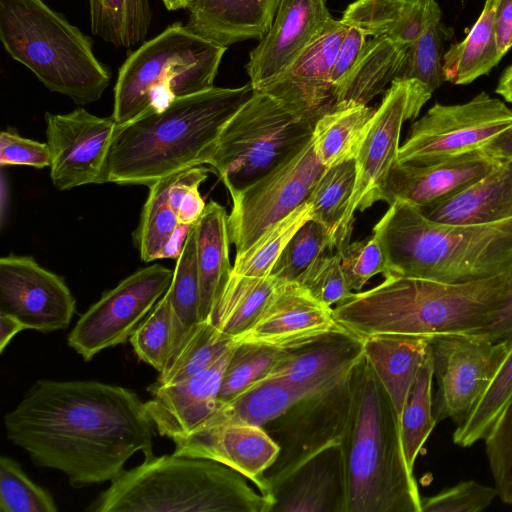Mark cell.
I'll list each match as a JSON object with an SVG mask.
<instances>
[{
	"label": "cell",
	"mask_w": 512,
	"mask_h": 512,
	"mask_svg": "<svg viewBox=\"0 0 512 512\" xmlns=\"http://www.w3.org/2000/svg\"><path fill=\"white\" fill-rule=\"evenodd\" d=\"M219 462L175 454L146 456L123 470L89 512H271L273 500Z\"/></svg>",
	"instance_id": "8992f818"
},
{
	"label": "cell",
	"mask_w": 512,
	"mask_h": 512,
	"mask_svg": "<svg viewBox=\"0 0 512 512\" xmlns=\"http://www.w3.org/2000/svg\"><path fill=\"white\" fill-rule=\"evenodd\" d=\"M175 443L173 454L209 459L224 464L251 481L273 500L265 480L279 447L262 426L223 425L194 431Z\"/></svg>",
	"instance_id": "44dd1931"
},
{
	"label": "cell",
	"mask_w": 512,
	"mask_h": 512,
	"mask_svg": "<svg viewBox=\"0 0 512 512\" xmlns=\"http://www.w3.org/2000/svg\"><path fill=\"white\" fill-rule=\"evenodd\" d=\"M197 267L200 284V321L208 320L226 285L230 264L228 215L223 206L211 200L195 223Z\"/></svg>",
	"instance_id": "f546056e"
},
{
	"label": "cell",
	"mask_w": 512,
	"mask_h": 512,
	"mask_svg": "<svg viewBox=\"0 0 512 512\" xmlns=\"http://www.w3.org/2000/svg\"><path fill=\"white\" fill-rule=\"evenodd\" d=\"M271 512H347L342 454L330 446L296 469L272 491Z\"/></svg>",
	"instance_id": "d4e9b609"
},
{
	"label": "cell",
	"mask_w": 512,
	"mask_h": 512,
	"mask_svg": "<svg viewBox=\"0 0 512 512\" xmlns=\"http://www.w3.org/2000/svg\"><path fill=\"white\" fill-rule=\"evenodd\" d=\"M91 32L116 48L146 41L152 21L149 0H88Z\"/></svg>",
	"instance_id": "d590c367"
},
{
	"label": "cell",
	"mask_w": 512,
	"mask_h": 512,
	"mask_svg": "<svg viewBox=\"0 0 512 512\" xmlns=\"http://www.w3.org/2000/svg\"><path fill=\"white\" fill-rule=\"evenodd\" d=\"M199 186H192L184 195L177 211L180 224L192 226L202 216L207 204L200 195Z\"/></svg>",
	"instance_id": "680465c9"
},
{
	"label": "cell",
	"mask_w": 512,
	"mask_h": 512,
	"mask_svg": "<svg viewBox=\"0 0 512 512\" xmlns=\"http://www.w3.org/2000/svg\"><path fill=\"white\" fill-rule=\"evenodd\" d=\"M351 401L350 374L339 383L307 394L263 428L279 447L265 472L272 491L296 469L343 436Z\"/></svg>",
	"instance_id": "8fae6325"
},
{
	"label": "cell",
	"mask_w": 512,
	"mask_h": 512,
	"mask_svg": "<svg viewBox=\"0 0 512 512\" xmlns=\"http://www.w3.org/2000/svg\"><path fill=\"white\" fill-rule=\"evenodd\" d=\"M169 11H177L180 9H187L190 0H161Z\"/></svg>",
	"instance_id": "e7e4bbea"
},
{
	"label": "cell",
	"mask_w": 512,
	"mask_h": 512,
	"mask_svg": "<svg viewBox=\"0 0 512 512\" xmlns=\"http://www.w3.org/2000/svg\"><path fill=\"white\" fill-rule=\"evenodd\" d=\"M495 92L505 101L512 103V64L502 73Z\"/></svg>",
	"instance_id": "be15d7a7"
},
{
	"label": "cell",
	"mask_w": 512,
	"mask_h": 512,
	"mask_svg": "<svg viewBox=\"0 0 512 512\" xmlns=\"http://www.w3.org/2000/svg\"><path fill=\"white\" fill-rule=\"evenodd\" d=\"M388 275L467 283L512 268V219L475 225L445 224L402 201L375 224Z\"/></svg>",
	"instance_id": "5b68a950"
},
{
	"label": "cell",
	"mask_w": 512,
	"mask_h": 512,
	"mask_svg": "<svg viewBox=\"0 0 512 512\" xmlns=\"http://www.w3.org/2000/svg\"><path fill=\"white\" fill-rule=\"evenodd\" d=\"M166 294L173 316V353L192 328L200 322V284L195 224L190 227L181 254L176 259L173 277Z\"/></svg>",
	"instance_id": "74e56055"
},
{
	"label": "cell",
	"mask_w": 512,
	"mask_h": 512,
	"mask_svg": "<svg viewBox=\"0 0 512 512\" xmlns=\"http://www.w3.org/2000/svg\"><path fill=\"white\" fill-rule=\"evenodd\" d=\"M364 339L340 327L288 350L267 377H280L311 394L345 379L364 356Z\"/></svg>",
	"instance_id": "cb8c5ba5"
},
{
	"label": "cell",
	"mask_w": 512,
	"mask_h": 512,
	"mask_svg": "<svg viewBox=\"0 0 512 512\" xmlns=\"http://www.w3.org/2000/svg\"><path fill=\"white\" fill-rule=\"evenodd\" d=\"M52 154L46 143L21 137L16 132L0 134V164L44 168L51 165Z\"/></svg>",
	"instance_id": "db71d44e"
},
{
	"label": "cell",
	"mask_w": 512,
	"mask_h": 512,
	"mask_svg": "<svg viewBox=\"0 0 512 512\" xmlns=\"http://www.w3.org/2000/svg\"><path fill=\"white\" fill-rule=\"evenodd\" d=\"M507 342L468 333L429 338L428 354L437 384L433 397L437 423L451 419L458 424L471 411L490 384Z\"/></svg>",
	"instance_id": "9a60e30c"
},
{
	"label": "cell",
	"mask_w": 512,
	"mask_h": 512,
	"mask_svg": "<svg viewBox=\"0 0 512 512\" xmlns=\"http://www.w3.org/2000/svg\"><path fill=\"white\" fill-rule=\"evenodd\" d=\"M328 252H336L333 238L324 225L312 218L293 235L269 275L294 281L314 260Z\"/></svg>",
	"instance_id": "bcb514c9"
},
{
	"label": "cell",
	"mask_w": 512,
	"mask_h": 512,
	"mask_svg": "<svg viewBox=\"0 0 512 512\" xmlns=\"http://www.w3.org/2000/svg\"><path fill=\"white\" fill-rule=\"evenodd\" d=\"M468 334L491 342L505 340L512 336V268L498 309L483 328Z\"/></svg>",
	"instance_id": "9f6ffc18"
},
{
	"label": "cell",
	"mask_w": 512,
	"mask_h": 512,
	"mask_svg": "<svg viewBox=\"0 0 512 512\" xmlns=\"http://www.w3.org/2000/svg\"><path fill=\"white\" fill-rule=\"evenodd\" d=\"M501 161L481 150L440 162L392 165L382 201H402L417 208L448 199L491 172Z\"/></svg>",
	"instance_id": "ffe728a7"
},
{
	"label": "cell",
	"mask_w": 512,
	"mask_h": 512,
	"mask_svg": "<svg viewBox=\"0 0 512 512\" xmlns=\"http://www.w3.org/2000/svg\"><path fill=\"white\" fill-rule=\"evenodd\" d=\"M338 253L347 285L352 292L361 291L373 276L386 274L384 252L374 234L366 239L350 242Z\"/></svg>",
	"instance_id": "816d5d0a"
},
{
	"label": "cell",
	"mask_w": 512,
	"mask_h": 512,
	"mask_svg": "<svg viewBox=\"0 0 512 512\" xmlns=\"http://www.w3.org/2000/svg\"><path fill=\"white\" fill-rule=\"evenodd\" d=\"M75 311V299L58 275L29 256L0 259V312L14 316L26 329L50 333L66 329Z\"/></svg>",
	"instance_id": "e0dca14e"
},
{
	"label": "cell",
	"mask_w": 512,
	"mask_h": 512,
	"mask_svg": "<svg viewBox=\"0 0 512 512\" xmlns=\"http://www.w3.org/2000/svg\"><path fill=\"white\" fill-rule=\"evenodd\" d=\"M510 271L467 283L388 275L369 290L352 292L334 305L333 314L339 325L363 339L473 333L498 309Z\"/></svg>",
	"instance_id": "3957f363"
},
{
	"label": "cell",
	"mask_w": 512,
	"mask_h": 512,
	"mask_svg": "<svg viewBox=\"0 0 512 512\" xmlns=\"http://www.w3.org/2000/svg\"><path fill=\"white\" fill-rule=\"evenodd\" d=\"M485 453L502 502L512 505V396L484 438Z\"/></svg>",
	"instance_id": "681fc988"
},
{
	"label": "cell",
	"mask_w": 512,
	"mask_h": 512,
	"mask_svg": "<svg viewBox=\"0 0 512 512\" xmlns=\"http://www.w3.org/2000/svg\"><path fill=\"white\" fill-rule=\"evenodd\" d=\"M307 394L283 378L266 377L220 404L217 410L194 431L223 425L263 427Z\"/></svg>",
	"instance_id": "1f68e13d"
},
{
	"label": "cell",
	"mask_w": 512,
	"mask_h": 512,
	"mask_svg": "<svg viewBox=\"0 0 512 512\" xmlns=\"http://www.w3.org/2000/svg\"><path fill=\"white\" fill-rule=\"evenodd\" d=\"M432 93L416 80L394 79L375 110L355 156L356 178L343 224L350 239L356 211L364 212L382 201L384 185L397 160L400 135L407 120L418 117Z\"/></svg>",
	"instance_id": "7c38bea8"
},
{
	"label": "cell",
	"mask_w": 512,
	"mask_h": 512,
	"mask_svg": "<svg viewBox=\"0 0 512 512\" xmlns=\"http://www.w3.org/2000/svg\"><path fill=\"white\" fill-rule=\"evenodd\" d=\"M228 47L175 22L132 51L119 68L112 117L127 124L176 98L214 87Z\"/></svg>",
	"instance_id": "ba28073f"
},
{
	"label": "cell",
	"mask_w": 512,
	"mask_h": 512,
	"mask_svg": "<svg viewBox=\"0 0 512 512\" xmlns=\"http://www.w3.org/2000/svg\"><path fill=\"white\" fill-rule=\"evenodd\" d=\"M375 110L363 104L341 105L316 121L312 143L325 168L355 158Z\"/></svg>",
	"instance_id": "d6a6232c"
},
{
	"label": "cell",
	"mask_w": 512,
	"mask_h": 512,
	"mask_svg": "<svg viewBox=\"0 0 512 512\" xmlns=\"http://www.w3.org/2000/svg\"><path fill=\"white\" fill-rule=\"evenodd\" d=\"M356 178L355 159H349L323 170L307 203L312 206L313 219L320 222L333 238L336 252L350 243L343 231Z\"/></svg>",
	"instance_id": "8d00e7d4"
},
{
	"label": "cell",
	"mask_w": 512,
	"mask_h": 512,
	"mask_svg": "<svg viewBox=\"0 0 512 512\" xmlns=\"http://www.w3.org/2000/svg\"><path fill=\"white\" fill-rule=\"evenodd\" d=\"M340 327L334 317L333 307L315 299L296 281H282L253 324L234 337L233 342L288 351Z\"/></svg>",
	"instance_id": "d6986e66"
},
{
	"label": "cell",
	"mask_w": 512,
	"mask_h": 512,
	"mask_svg": "<svg viewBox=\"0 0 512 512\" xmlns=\"http://www.w3.org/2000/svg\"><path fill=\"white\" fill-rule=\"evenodd\" d=\"M324 169L311 139L296 155L231 195L228 231L236 255L244 253L265 230L305 203Z\"/></svg>",
	"instance_id": "4fadbf2b"
},
{
	"label": "cell",
	"mask_w": 512,
	"mask_h": 512,
	"mask_svg": "<svg viewBox=\"0 0 512 512\" xmlns=\"http://www.w3.org/2000/svg\"><path fill=\"white\" fill-rule=\"evenodd\" d=\"M480 150L500 161L512 160V124L486 142Z\"/></svg>",
	"instance_id": "91938a15"
},
{
	"label": "cell",
	"mask_w": 512,
	"mask_h": 512,
	"mask_svg": "<svg viewBox=\"0 0 512 512\" xmlns=\"http://www.w3.org/2000/svg\"><path fill=\"white\" fill-rule=\"evenodd\" d=\"M366 34L355 26L348 25V30L338 48L331 71L334 90L356 63L365 43Z\"/></svg>",
	"instance_id": "11a10c76"
},
{
	"label": "cell",
	"mask_w": 512,
	"mask_h": 512,
	"mask_svg": "<svg viewBox=\"0 0 512 512\" xmlns=\"http://www.w3.org/2000/svg\"><path fill=\"white\" fill-rule=\"evenodd\" d=\"M312 133L311 124L254 90L223 127L207 164L231 196L296 155Z\"/></svg>",
	"instance_id": "9c48e42d"
},
{
	"label": "cell",
	"mask_w": 512,
	"mask_h": 512,
	"mask_svg": "<svg viewBox=\"0 0 512 512\" xmlns=\"http://www.w3.org/2000/svg\"><path fill=\"white\" fill-rule=\"evenodd\" d=\"M512 396V336L508 338L504 356L487 389L471 411L457 424L453 443L470 447L484 440Z\"/></svg>",
	"instance_id": "ab89813d"
},
{
	"label": "cell",
	"mask_w": 512,
	"mask_h": 512,
	"mask_svg": "<svg viewBox=\"0 0 512 512\" xmlns=\"http://www.w3.org/2000/svg\"><path fill=\"white\" fill-rule=\"evenodd\" d=\"M281 282L271 275L252 277L231 272L208 321L228 337L242 334L253 324Z\"/></svg>",
	"instance_id": "e575fe53"
},
{
	"label": "cell",
	"mask_w": 512,
	"mask_h": 512,
	"mask_svg": "<svg viewBox=\"0 0 512 512\" xmlns=\"http://www.w3.org/2000/svg\"><path fill=\"white\" fill-rule=\"evenodd\" d=\"M407 46L385 39L367 40L356 63L334 90L333 108L367 105L398 75Z\"/></svg>",
	"instance_id": "4dcf8cb0"
},
{
	"label": "cell",
	"mask_w": 512,
	"mask_h": 512,
	"mask_svg": "<svg viewBox=\"0 0 512 512\" xmlns=\"http://www.w3.org/2000/svg\"><path fill=\"white\" fill-rule=\"evenodd\" d=\"M429 338L383 334L364 338V357L371 365L399 416L420 365L428 353Z\"/></svg>",
	"instance_id": "f1b7e54d"
},
{
	"label": "cell",
	"mask_w": 512,
	"mask_h": 512,
	"mask_svg": "<svg viewBox=\"0 0 512 512\" xmlns=\"http://www.w3.org/2000/svg\"><path fill=\"white\" fill-rule=\"evenodd\" d=\"M1 512H56L52 495L34 483L18 462L8 456L0 457Z\"/></svg>",
	"instance_id": "c3c4849f"
},
{
	"label": "cell",
	"mask_w": 512,
	"mask_h": 512,
	"mask_svg": "<svg viewBox=\"0 0 512 512\" xmlns=\"http://www.w3.org/2000/svg\"><path fill=\"white\" fill-rule=\"evenodd\" d=\"M453 31L441 21L431 24L407 46L402 67L395 79L416 80L432 94L446 80L443 71L446 43Z\"/></svg>",
	"instance_id": "ee69618b"
},
{
	"label": "cell",
	"mask_w": 512,
	"mask_h": 512,
	"mask_svg": "<svg viewBox=\"0 0 512 512\" xmlns=\"http://www.w3.org/2000/svg\"><path fill=\"white\" fill-rule=\"evenodd\" d=\"M47 144L52 154L50 176L58 190L108 182L111 145L118 128L111 117L84 108L45 114Z\"/></svg>",
	"instance_id": "2e32d148"
},
{
	"label": "cell",
	"mask_w": 512,
	"mask_h": 512,
	"mask_svg": "<svg viewBox=\"0 0 512 512\" xmlns=\"http://www.w3.org/2000/svg\"><path fill=\"white\" fill-rule=\"evenodd\" d=\"M512 124V109L481 92L461 104L435 103L412 123L397 161L423 165L467 154Z\"/></svg>",
	"instance_id": "30bf717a"
},
{
	"label": "cell",
	"mask_w": 512,
	"mask_h": 512,
	"mask_svg": "<svg viewBox=\"0 0 512 512\" xmlns=\"http://www.w3.org/2000/svg\"><path fill=\"white\" fill-rule=\"evenodd\" d=\"M441 17L435 0H356L348 5L341 20L366 36L408 46Z\"/></svg>",
	"instance_id": "83f0119b"
},
{
	"label": "cell",
	"mask_w": 512,
	"mask_h": 512,
	"mask_svg": "<svg viewBox=\"0 0 512 512\" xmlns=\"http://www.w3.org/2000/svg\"><path fill=\"white\" fill-rule=\"evenodd\" d=\"M495 36L502 56L512 47V0H495Z\"/></svg>",
	"instance_id": "6f0895ef"
},
{
	"label": "cell",
	"mask_w": 512,
	"mask_h": 512,
	"mask_svg": "<svg viewBox=\"0 0 512 512\" xmlns=\"http://www.w3.org/2000/svg\"><path fill=\"white\" fill-rule=\"evenodd\" d=\"M0 40L49 91L75 104L99 100L110 84L92 39L44 0H0Z\"/></svg>",
	"instance_id": "52a82bcc"
},
{
	"label": "cell",
	"mask_w": 512,
	"mask_h": 512,
	"mask_svg": "<svg viewBox=\"0 0 512 512\" xmlns=\"http://www.w3.org/2000/svg\"><path fill=\"white\" fill-rule=\"evenodd\" d=\"M350 390L339 443L347 512H421L422 498L405 459L399 416L364 356L350 373Z\"/></svg>",
	"instance_id": "277c9868"
},
{
	"label": "cell",
	"mask_w": 512,
	"mask_h": 512,
	"mask_svg": "<svg viewBox=\"0 0 512 512\" xmlns=\"http://www.w3.org/2000/svg\"><path fill=\"white\" fill-rule=\"evenodd\" d=\"M25 329L23 323L17 318L0 312V353H3L5 347L14 336Z\"/></svg>",
	"instance_id": "94428289"
},
{
	"label": "cell",
	"mask_w": 512,
	"mask_h": 512,
	"mask_svg": "<svg viewBox=\"0 0 512 512\" xmlns=\"http://www.w3.org/2000/svg\"><path fill=\"white\" fill-rule=\"evenodd\" d=\"M233 345V338L221 333L210 321H200L170 355L154 385H172L193 377Z\"/></svg>",
	"instance_id": "f35d334b"
},
{
	"label": "cell",
	"mask_w": 512,
	"mask_h": 512,
	"mask_svg": "<svg viewBox=\"0 0 512 512\" xmlns=\"http://www.w3.org/2000/svg\"><path fill=\"white\" fill-rule=\"evenodd\" d=\"M9 441L81 488L112 481L133 454H153L154 424L131 389L41 379L4 416Z\"/></svg>",
	"instance_id": "6da1fadb"
},
{
	"label": "cell",
	"mask_w": 512,
	"mask_h": 512,
	"mask_svg": "<svg viewBox=\"0 0 512 512\" xmlns=\"http://www.w3.org/2000/svg\"><path fill=\"white\" fill-rule=\"evenodd\" d=\"M433 378L432 364L427 353L400 415L403 451L412 471L418 454L437 424L433 414Z\"/></svg>",
	"instance_id": "60d3db41"
},
{
	"label": "cell",
	"mask_w": 512,
	"mask_h": 512,
	"mask_svg": "<svg viewBox=\"0 0 512 512\" xmlns=\"http://www.w3.org/2000/svg\"><path fill=\"white\" fill-rule=\"evenodd\" d=\"M327 1H279L268 33L250 52L245 67L254 90L288 67L332 18Z\"/></svg>",
	"instance_id": "7402d4cb"
},
{
	"label": "cell",
	"mask_w": 512,
	"mask_h": 512,
	"mask_svg": "<svg viewBox=\"0 0 512 512\" xmlns=\"http://www.w3.org/2000/svg\"><path fill=\"white\" fill-rule=\"evenodd\" d=\"M173 271L153 264L103 293L77 321L68 345L85 361L104 349L123 344L167 292Z\"/></svg>",
	"instance_id": "5bb4252c"
},
{
	"label": "cell",
	"mask_w": 512,
	"mask_h": 512,
	"mask_svg": "<svg viewBox=\"0 0 512 512\" xmlns=\"http://www.w3.org/2000/svg\"><path fill=\"white\" fill-rule=\"evenodd\" d=\"M498 497L495 487L466 480L421 500V512H480Z\"/></svg>",
	"instance_id": "f5cc1de1"
},
{
	"label": "cell",
	"mask_w": 512,
	"mask_h": 512,
	"mask_svg": "<svg viewBox=\"0 0 512 512\" xmlns=\"http://www.w3.org/2000/svg\"><path fill=\"white\" fill-rule=\"evenodd\" d=\"M280 0H190L187 27L230 46L248 39L262 40L274 20Z\"/></svg>",
	"instance_id": "484cf974"
},
{
	"label": "cell",
	"mask_w": 512,
	"mask_h": 512,
	"mask_svg": "<svg viewBox=\"0 0 512 512\" xmlns=\"http://www.w3.org/2000/svg\"><path fill=\"white\" fill-rule=\"evenodd\" d=\"M248 83L212 87L176 98L118 125L108 162V182L146 185L207 164L229 119L252 96Z\"/></svg>",
	"instance_id": "7a4b0ae2"
},
{
	"label": "cell",
	"mask_w": 512,
	"mask_h": 512,
	"mask_svg": "<svg viewBox=\"0 0 512 512\" xmlns=\"http://www.w3.org/2000/svg\"><path fill=\"white\" fill-rule=\"evenodd\" d=\"M347 30L341 19L331 18L288 67L255 91L271 96L314 127L333 108L331 71Z\"/></svg>",
	"instance_id": "ac0fdd59"
},
{
	"label": "cell",
	"mask_w": 512,
	"mask_h": 512,
	"mask_svg": "<svg viewBox=\"0 0 512 512\" xmlns=\"http://www.w3.org/2000/svg\"><path fill=\"white\" fill-rule=\"evenodd\" d=\"M294 281L315 299L333 306L349 296L338 252H328L314 260Z\"/></svg>",
	"instance_id": "f907efd6"
},
{
	"label": "cell",
	"mask_w": 512,
	"mask_h": 512,
	"mask_svg": "<svg viewBox=\"0 0 512 512\" xmlns=\"http://www.w3.org/2000/svg\"><path fill=\"white\" fill-rule=\"evenodd\" d=\"M495 0L484 8L466 38L450 46L444 56L445 80L455 85L472 83L488 74L502 59L495 36Z\"/></svg>",
	"instance_id": "836d02e7"
},
{
	"label": "cell",
	"mask_w": 512,
	"mask_h": 512,
	"mask_svg": "<svg viewBox=\"0 0 512 512\" xmlns=\"http://www.w3.org/2000/svg\"><path fill=\"white\" fill-rule=\"evenodd\" d=\"M190 227L191 226L179 224L170 241L168 242L166 248L164 249L162 259H177L180 256Z\"/></svg>",
	"instance_id": "6125c7cd"
},
{
	"label": "cell",
	"mask_w": 512,
	"mask_h": 512,
	"mask_svg": "<svg viewBox=\"0 0 512 512\" xmlns=\"http://www.w3.org/2000/svg\"><path fill=\"white\" fill-rule=\"evenodd\" d=\"M313 218L312 206L305 202L265 230L244 253L236 255L232 273L264 277L297 230Z\"/></svg>",
	"instance_id": "7bdbcfd3"
},
{
	"label": "cell",
	"mask_w": 512,
	"mask_h": 512,
	"mask_svg": "<svg viewBox=\"0 0 512 512\" xmlns=\"http://www.w3.org/2000/svg\"><path fill=\"white\" fill-rule=\"evenodd\" d=\"M135 354L161 372L172 353L173 316L165 293L129 338Z\"/></svg>",
	"instance_id": "7dc6e473"
},
{
	"label": "cell",
	"mask_w": 512,
	"mask_h": 512,
	"mask_svg": "<svg viewBox=\"0 0 512 512\" xmlns=\"http://www.w3.org/2000/svg\"><path fill=\"white\" fill-rule=\"evenodd\" d=\"M175 175L149 187V195L134 233L135 243L144 262L162 259L164 249L180 224L169 202V189Z\"/></svg>",
	"instance_id": "b9f144b4"
},
{
	"label": "cell",
	"mask_w": 512,
	"mask_h": 512,
	"mask_svg": "<svg viewBox=\"0 0 512 512\" xmlns=\"http://www.w3.org/2000/svg\"><path fill=\"white\" fill-rule=\"evenodd\" d=\"M286 351L269 346L235 344L218 393V406L266 378Z\"/></svg>",
	"instance_id": "f6af8a7d"
},
{
	"label": "cell",
	"mask_w": 512,
	"mask_h": 512,
	"mask_svg": "<svg viewBox=\"0 0 512 512\" xmlns=\"http://www.w3.org/2000/svg\"><path fill=\"white\" fill-rule=\"evenodd\" d=\"M235 344L207 368L184 381L148 391V416L160 435L174 442L190 435L218 408V393Z\"/></svg>",
	"instance_id": "603a6c76"
},
{
	"label": "cell",
	"mask_w": 512,
	"mask_h": 512,
	"mask_svg": "<svg viewBox=\"0 0 512 512\" xmlns=\"http://www.w3.org/2000/svg\"><path fill=\"white\" fill-rule=\"evenodd\" d=\"M428 219L445 224H489L512 219V160L454 196L418 208Z\"/></svg>",
	"instance_id": "4316f807"
}]
</instances>
